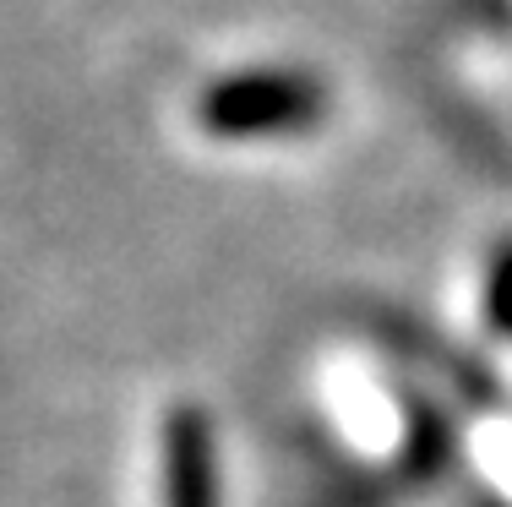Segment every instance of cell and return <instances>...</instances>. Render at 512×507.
Wrapping results in <instances>:
<instances>
[{"label":"cell","mask_w":512,"mask_h":507,"mask_svg":"<svg viewBox=\"0 0 512 507\" xmlns=\"http://www.w3.org/2000/svg\"><path fill=\"white\" fill-rule=\"evenodd\" d=\"M327 82L300 66H251L213 77L197 93V126L218 142L300 137L327 120Z\"/></svg>","instance_id":"1"},{"label":"cell","mask_w":512,"mask_h":507,"mask_svg":"<svg viewBox=\"0 0 512 507\" xmlns=\"http://www.w3.org/2000/svg\"><path fill=\"white\" fill-rule=\"evenodd\" d=\"M158 507H218L213 420L186 398L158 426Z\"/></svg>","instance_id":"2"},{"label":"cell","mask_w":512,"mask_h":507,"mask_svg":"<svg viewBox=\"0 0 512 507\" xmlns=\"http://www.w3.org/2000/svg\"><path fill=\"white\" fill-rule=\"evenodd\" d=\"M480 306H485V322H491L502 338H512V240H502V246H496L491 268H485V295H480Z\"/></svg>","instance_id":"3"}]
</instances>
